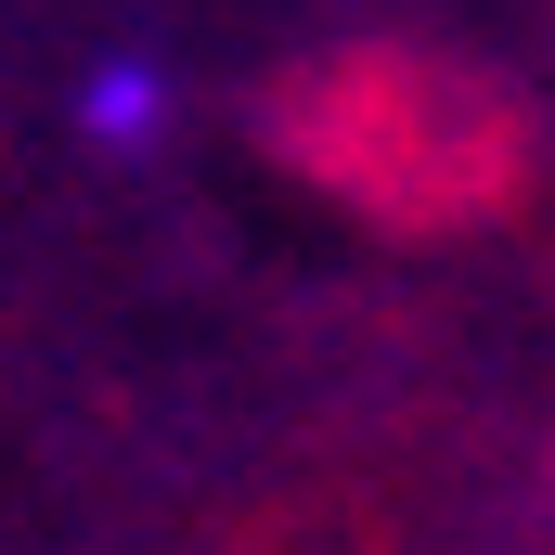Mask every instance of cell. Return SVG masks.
Instances as JSON below:
<instances>
[{
	"label": "cell",
	"mask_w": 555,
	"mask_h": 555,
	"mask_svg": "<svg viewBox=\"0 0 555 555\" xmlns=\"http://www.w3.org/2000/svg\"><path fill=\"white\" fill-rule=\"evenodd\" d=\"M65 130L91 142V155H155V142L181 130V65L168 52H142V39H117V52H91L78 78H65Z\"/></svg>",
	"instance_id": "obj_1"
}]
</instances>
